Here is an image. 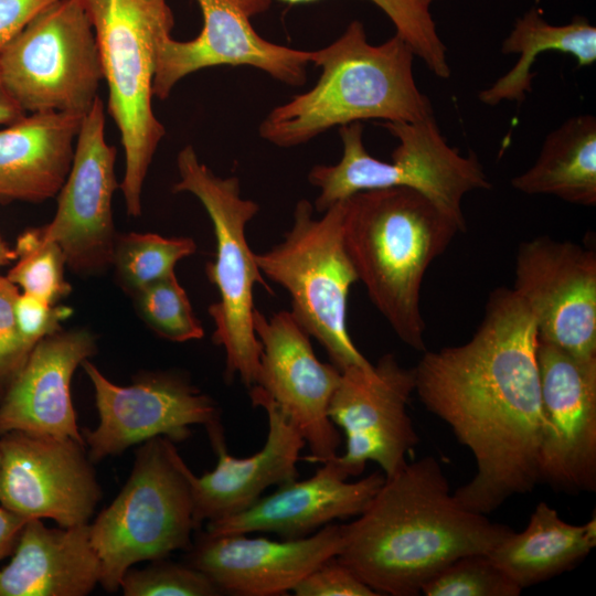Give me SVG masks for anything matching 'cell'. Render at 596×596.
<instances>
[{
	"label": "cell",
	"instance_id": "cell-7",
	"mask_svg": "<svg viewBox=\"0 0 596 596\" xmlns=\"http://www.w3.org/2000/svg\"><path fill=\"white\" fill-rule=\"evenodd\" d=\"M179 181L173 192L193 194L205 209L216 241L215 259L205 273L219 292L207 311L214 322L213 342L224 349V379L238 377L248 389L257 382L262 344L253 327L254 288L269 286L255 260L247 237V223L259 206L241 195L236 177L222 178L202 163L192 146L177 157Z\"/></svg>",
	"mask_w": 596,
	"mask_h": 596
},
{
	"label": "cell",
	"instance_id": "cell-16",
	"mask_svg": "<svg viewBox=\"0 0 596 596\" xmlns=\"http://www.w3.org/2000/svg\"><path fill=\"white\" fill-rule=\"evenodd\" d=\"M513 290L531 311L538 339L577 356L596 355V253L538 236L519 245Z\"/></svg>",
	"mask_w": 596,
	"mask_h": 596
},
{
	"label": "cell",
	"instance_id": "cell-39",
	"mask_svg": "<svg viewBox=\"0 0 596 596\" xmlns=\"http://www.w3.org/2000/svg\"><path fill=\"white\" fill-rule=\"evenodd\" d=\"M24 116H26V111L12 97L0 72V125L13 124Z\"/></svg>",
	"mask_w": 596,
	"mask_h": 596
},
{
	"label": "cell",
	"instance_id": "cell-18",
	"mask_svg": "<svg viewBox=\"0 0 596 596\" xmlns=\"http://www.w3.org/2000/svg\"><path fill=\"white\" fill-rule=\"evenodd\" d=\"M341 525L327 524L307 536L284 540L246 534L200 533L187 564L205 574L221 594L279 596L342 550Z\"/></svg>",
	"mask_w": 596,
	"mask_h": 596
},
{
	"label": "cell",
	"instance_id": "cell-22",
	"mask_svg": "<svg viewBox=\"0 0 596 596\" xmlns=\"http://www.w3.org/2000/svg\"><path fill=\"white\" fill-rule=\"evenodd\" d=\"M384 480L383 472L374 471L348 481L330 459L310 478L283 485L247 509L207 522L204 532L212 535L272 532L284 539L307 536L333 520L358 517Z\"/></svg>",
	"mask_w": 596,
	"mask_h": 596
},
{
	"label": "cell",
	"instance_id": "cell-8",
	"mask_svg": "<svg viewBox=\"0 0 596 596\" xmlns=\"http://www.w3.org/2000/svg\"><path fill=\"white\" fill-rule=\"evenodd\" d=\"M183 462L166 437L140 444L126 483L89 522L100 562L99 585L106 592H117L126 571L137 563L168 557L192 544L198 528Z\"/></svg>",
	"mask_w": 596,
	"mask_h": 596
},
{
	"label": "cell",
	"instance_id": "cell-28",
	"mask_svg": "<svg viewBox=\"0 0 596 596\" xmlns=\"http://www.w3.org/2000/svg\"><path fill=\"white\" fill-rule=\"evenodd\" d=\"M195 251L196 244L191 237L132 232L117 235L111 265L121 286L134 296L174 274L177 263Z\"/></svg>",
	"mask_w": 596,
	"mask_h": 596
},
{
	"label": "cell",
	"instance_id": "cell-23",
	"mask_svg": "<svg viewBox=\"0 0 596 596\" xmlns=\"http://www.w3.org/2000/svg\"><path fill=\"white\" fill-rule=\"evenodd\" d=\"M99 582L89 523L47 528L41 519H31L0 570V596H86Z\"/></svg>",
	"mask_w": 596,
	"mask_h": 596
},
{
	"label": "cell",
	"instance_id": "cell-6",
	"mask_svg": "<svg viewBox=\"0 0 596 596\" xmlns=\"http://www.w3.org/2000/svg\"><path fill=\"white\" fill-rule=\"evenodd\" d=\"M383 126L398 140L390 162L366 151L361 123L339 127L341 159L336 164H317L308 173L309 182L319 189L316 211L322 213L361 191L409 188L427 196L465 232V195L491 188L478 157L450 147L434 116L417 121H384Z\"/></svg>",
	"mask_w": 596,
	"mask_h": 596
},
{
	"label": "cell",
	"instance_id": "cell-3",
	"mask_svg": "<svg viewBox=\"0 0 596 596\" xmlns=\"http://www.w3.org/2000/svg\"><path fill=\"white\" fill-rule=\"evenodd\" d=\"M415 57L397 34L374 45L363 23L352 21L336 41L312 51L311 64L321 68L318 82L273 108L259 125L260 137L291 148L352 123L417 121L434 116L430 99L415 81Z\"/></svg>",
	"mask_w": 596,
	"mask_h": 596
},
{
	"label": "cell",
	"instance_id": "cell-40",
	"mask_svg": "<svg viewBox=\"0 0 596 596\" xmlns=\"http://www.w3.org/2000/svg\"><path fill=\"white\" fill-rule=\"evenodd\" d=\"M242 9L246 11L249 17L265 12L272 4L273 0H233Z\"/></svg>",
	"mask_w": 596,
	"mask_h": 596
},
{
	"label": "cell",
	"instance_id": "cell-29",
	"mask_svg": "<svg viewBox=\"0 0 596 596\" xmlns=\"http://www.w3.org/2000/svg\"><path fill=\"white\" fill-rule=\"evenodd\" d=\"M14 251L17 259L7 278L21 292L58 304L72 291L65 278L64 252L57 243L44 238L40 227L20 234Z\"/></svg>",
	"mask_w": 596,
	"mask_h": 596
},
{
	"label": "cell",
	"instance_id": "cell-36",
	"mask_svg": "<svg viewBox=\"0 0 596 596\" xmlns=\"http://www.w3.org/2000/svg\"><path fill=\"white\" fill-rule=\"evenodd\" d=\"M291 592L297 596H379L338 556L312 570Z\"/></svg>",
	"mask_w": 596,
	"mask_h": 596
},
{
	"label": "cell",
	"instance_id": "cell-26",
	"mask_svg": "<svg viewBox=\"0 0 596 596\" xmlns=\"http://www.w3.org/2000/svg\"><path fill=\"white\" fill-rule=\"evenodd\" d=\"M511 185L530 195H553L565 202L596 205V118L566 119L544 139L533 164Z\"/></svg>",
	"mask_w": 596,
	"mask_h": 596
},
{
	"label": "cell",
	"instance_id": "cell-12",
	"mask_svg": "<svg viewBox=\"0 0 596 596\" xmlns=\"http://www.w3.org/2000/svg\"><path fill=\"white\" fill-rule=\"evenodd\" d=\"M414 391V368L403 366L391 353L376 364L341 371L328 415L344 434L345 450L331 460L347 478L360 476L369 461L385 478L407 464L419 440L407 413Z\"/></svg>",
	"mask_w": 596,
	"mask_h": 596
},
{
	"label": "cell",
	"instance_id": "cell-1",
	"mask_svg": "<svg viewBox=\"0 0 596 596\" xmlns=\"http://www.w3.org/2000/svg\"><path fill=\"white\" fill-rule=\"evenodd\" d=\"M534 318L512 289H494L483 319L464 344L424 351L415 392L445 422L476 462L454 492L488 514L539 481L542 411Z\"/></svg>",
	"mask_w": 596,
	"mask_h": 596
},
{
	"label": "cell",
	"instance_id": "cell-35",
	"mask_svg": "<svg viewBox=\"0 0 596 596\" xmlns=\"http://www.w3.org/2000/svg\"><path fill=\"white\" fill-rule=\"evenodd\" d=\"M20 289L0 275V396L30 354L22 343L14 319V302Z\"/></svg>",
	"mask_w": 596,
	"mask_h": 596
},
{
	"label": "cell",
	"instance_id": "cell-14",
	"mask_svg": "<svg viewBox=\"0 0 596 596\" xmlns=\"http://www.w3.org/2000/svg\"><path fill=\"white\" fill-rule=\"evenodd\" d=\"M0 505L63 528L91 522L102 489L85 444L10 432L0 436Z\"/></svg>",
	"mask_w": 596,
	"mask_h": 596
},
{
	"label": "cell",
	"instance_id": "cell-41",
	"mask_svg": "<svg viewBox=\"0 0 596 596\" xmlns=\"http://www.w3.org/2000/svg\"><path fill=\"white\" fill-rule=\"evenodd\" d=\"M17 259L14 248H11L0 235V267L10 264Z\"/></svg>",
	"mask_w": 596,
	"mask_h": 596
},
{
	"label": "cell",
	"instance_id": "cell-19",
	"mask_svg": "<svg viewBox=\"0 0 596 596\" xmlns=\"http://www.w3.org/2000/svg\"><path fill=\"white\" fill-rule=\"evenodd\" d=\"M201 9L203 28L190 41L170 36L160 44L152 94L166 99L187 75L213 66L256 67L290 86L307 78L312 51L267 41L257 34L249 15L233 0H194Z\"/></svg>",
	"mask_w": 596,
	"mask_h": 596
},
{
	"label": "cell",
	"instance_id": "cell-4",
	"mask_svg": "<svg viewBox=\"0 0 596 596\" xmlns=\"http://www.w3.org/2000/svg\"><path fill=\"white\" fill-rule=\"evenodd\" d=\"M343 201V242L358 280L395 334L408 347L426 351L424 277L461 230L409 188L366 190Z\"/></svg>",
	"mask_w": 596,
	"mask_h": 596
},
{
	"label": "cell",
	"instance_id": "cell-13",
	"mask_svg": "<svg viewBox=\"0 0 596 596\" xmlns=\"http://www.w3.org/2000/svg\"><path fill=\"white\" fill-rule=\"evenodd\" d=\"M542 426L539 481L577 493L596 489V355L538 339Z\"/></svg>",
	"mask_w": 596,
	"mask_h": 596
},
{
	"label": "cell",
	"instance_id": "cell-5",
	"mask_svg": "<svg viewBox=\"0 0 596 596\" xmlns=\"http://www.w3.org/2000/svg\"><path fill=\"white\" fill-rule=\"evenodd\" d=\"M92 22L108 86V110L120 134L125 173L119 184L130 216L164 127L152 109L158 51L174 24L167 0H79Z\"/></svg>",
	"mask_w": 596,
	"mask_h": 596
},
{
	"label": "cell",
	"instance_id": "cell-21",
	"mask_svg": "<svg viewBox=\"0 0 596 596\" xmlns=\"http://www.w3.org/2000/svg\"><path fill=\"white\" fill-rule=\"evenodd\" d=\"M96 351V337L86 329L60 330L40 340L0 397V436L22 432L85 444L71 382Z\"/></svg>",
	"mask_w": 596,
	"mask_h": 596
},
{
	"label": "cell",
	"instance_id": "cell-32",
	"mask_svg": "<svg viewBox=\"0 0 596 596\" xmlns=\"http://www.w3.org/2000/svg\"><path fill=\"white\" fill-rule=\"evenodd\" d=\"M518 586L486 553L450 563L421 590L426 596H518Z\"/></svg>",
	"mask_w": 596,
	"mask_h": 596
},
{
	"label": "cell",
	"instance_id": "cell-25",
	"mask_svg": "<svg viewBox=\"0 0 596 596\" xmlns=\"http://www.w3.org/2000/svg\"><path fill=\"white\" fill-rule=\"evenodd\" d=\"M595 545V518L584 524H572L542 501L526 528L520 533L512 531L488 555L523 589L570 571Z\"/></svg>",
	"mask_w": 596,
	"mask_h": 596
},
{
	"label": "cell",
	"instance_id": "cell-42",
	"mask_svg": "<svg viewBox=\"0 0 596 596\" xmlns=\"http://www.w3.org/2000/svg\"><path fill=\"white\" fill-rule=\"evenodd\" d=\"M0 461H1V450H0Z\"/></svg>",
	"mask_w": 596,
	"mask_h": 596
},
{
	"label": "cell",
	"instance_id": "cell-15",
	"mask_svg": "<svg viewBox=\"0 0 596 596\" xmlns=\"http://www.w3.org/2000/svg\"><path fill=\"white\" fill-rule=\"evenodd\" d=\"M115 160L116 148L105 139L104 103L97 97L83 117L56 212L40 227L44 238L61 246L66 266L78 275L103 273L113 263L117 234L111 202L119 188Z\"/></svg>",
	"mask_w": 596,
	"mask_h": 596
},
{
	"label": "cell",
	"instance_id": "cell-10",
	"mask_svg": "<svg viewBox=\"0 0 596 596\" xmlns=\"http://www.w3.org/2000/svg\"><path fill=\"white\" fill-rule=\"evenodd\" d=\"M2 79L25 110L84 116L104 72L89 17L79 0H57L0 51Z\"/></svg>",
	"mask_w": 596,
	"mask_h": 596
},
{
	"label": "cell",
	"instance_id": "cell-33",
	"mask_svg": "<svg viewBox=\"0 0 596 596\" xmlns=\"http://www.w3.org/2000/svg\"><path fill=\"white\" fill-rule=\"evenodd\" d=\"M119 588L125 596H216L222 595L215 584L189 564L168 557L150 561L142 568L130 567Z\"/></svg>",
	"mask_w": 596,
	"mask_h": 596
},
{
	"label": "cell",
	"instance_id": "cell-17",
	"mask_svg": "<svg viewBox=\"0 0 596 596\" xmlns=\"http://www.w3.org/2000/svg\"><path fill=\"white\" fill-rule=\"evenodd\" d=\"M253 327L262 344L259 386L292 423L308 445L311 462L338 456L341 435L328 415L341 371L321 362L310 336L290 311L267 318L254 309Z\"/></svg>",
	"mask_w": 596,
	"mask_h": 596
},
{
	"label": "cell",
	"instance_id": "cell-2",
	"mask_svg": "<svg viewBox=\"0 0 596 596\" xmlns=\"http://www.w3.org/2000/svg\"><path fill=\"white\" fill-rule=\"evenodd\" d=\"M338 558L377 595L415 596L456 560L488 554L513 530L464 507L433 456L407 462L358 518Z\"/></svg>",
	"mask_w": 596,
	"mask_h": 596
},
{
	"label": "cell",
	"instance_id": "cell-24",
	"mask_svg": "<svg viewBox=\"0 0 596 596\" xmlns=\"http://www.w3.org/2000/svg\"><path fill=\"white\" fill-rule=\"evenodd\" d=\"M83 117L39 111L0 129V200L42 202L57 195Z\"/></svg>",
	"mask_w": 596,
	"mask_h": 596
},
{
	"label": "cell",
	"instance_id": "cell-34",
	"mask_svg": "<svg viewBox=\"0 0 596 596\" xmlns=\"http://www.w3.org/2000/svg\"><path fill=\"white\" fill-rule=\"evenodd\" d=\"M72 312L70 307L20 291L14 302V319L24 347L31 351L40 340L62 330L61 323Z\"/></svg>",
	"mask_w": 596,
	"mask_h": 596
},
{
	"label": "cell",
	"instance_id": "cell-9",
	"mask_svg": "<svg viewBox=\"0 0 596 596\" xmlns=\"http://www.w3.org/2000/svg\"><path fill=\"white\" fill-rule=\"evenodd\" d=\"M313 212L308 200H299L291 228L269 251L255 254V260L263 275L288 292L291 315L336 368L371 365L347 328L349 291L358 276L343 242L344 201L320 217Z\"/></svg>",
	"mask_w": 596,
	"mask_h": 596
},
{
	"label": "cell",
	"instance_id": "cell-38",
	"mask_svg": "<svg viewBox=\"0 0 596 596\" xmlns=\"http://www.w3.org/2000/svg\"><path fill=\"white\" fill-rule=\"evenodd\" d=\"M28 520L0 505V561L11 555Z\"/></svg>",
	"mask_w": 596,
	"mask_h": 596
},
{
	"label": "cell",
	"instance_id": "cell-30",
	"mask_svg": "<svg viewBox=\"0 0 596 596\" xmlns=\"http://www.w3.org/2000/svg\"><path fill=\"white\" fill-rule=\"evenodd\" d=\"M289 4L317 0H278ZM379 7L394 24L396 33L412 47L427 68L439 78L451 74L447 47L437 32L430 7L435 0H369Z\"/></svg>",
	"mask_w": 596,
	"mask_h": 596
},
{
	"label": "cell",
	"instance_id": "cell-37",
	"mask_svg": "<svg viewBox=\"0 0 596 596\" xmlns=\"http://www.w3.org/2000/svg\"><path fill=\"white\" fill-rule=\"evenodd\" d=\"M57 0H0V51Z\"/></svg>",
	"mask_w": 596,
	"mask_h": 596
},
{
	"label": "cell",
	"instance_id": "cell-11",
	"mask_svg": "<svg viewBox=\"0 0 596 596\" xmlns=\"http://www.w3.org/2000/svg\"><path fill=\"white\" fill-rule=\"evenodd\" d=\"M81 366L94 387L98 413L97 426L82 433L93 462L156 437L184 441L193 425L209 429L221 424L215 402L180 372H145L123 386L89 359Z\"/></svg>",
	"mask_w": 596,
	"mask_h": 596
},
{
	"label": "cell",
	"instance_id": "cell-27",
	"mask_svg": "<svg viewBox=\"0 0 596 596\" xmlns=\"http://www.w3.org/2000/svg\"><path fill=\"white\" fill-rule=\"evenodd\" d=\"M560 52L575 57L581 67L596 61V28L588 20L575 17L570 23L553 25L536 9H531L513 25L502 41L503 54H515L518 60L504 75L478 94L488 106L503 102L521 103L532 92L535 72L531 68L538 56L545 52Z\"/></svg>",
	"mask_w": 596,
	"mask_h": 596
},
{
	"label": "cell",
	"instance_id": "cell-43",
	"mask_svg": "<svg viewBox=\"0 0 596 596\" xmlns=\"http://www.w3.org/2000/svg\"><path fill=\"white\" fill-rule=\"evenodd\" d=\"M1 397V396H0Z\"/></svg>",
	"mask_w": 596,
	"mask_h": 596
},
{
	"label": "cell",
	"instance_id": "cell-31",
	"mask_svg": "<svg viewBox=\"0 0 596 596\" xmlns=\"http://www.w3.org/2000/svg\"><path fill=\"white\" fill-rule=\"evenodd\" d=\"M134 297L140 317L158 336L173 342L203 338L202 323L175 274L142 288Z\"/></svg>",
	"mask_w": 596,
	"mask_h": 596
},
{
	"label": "cell",
	"instance_id": "cell-20",
	"mask_svg": "<svg viewBox=\"0 0 596 596\" xmlns=\"http://www.w3.org/2000/svg\"><path fill=\"white\" fill-rule=\"evenodd\" d=\"M248 390L253 406L262 407L267 417L264 446L252 456L234 457L227 451L219 424L206 429L217 457L214 469L196 476L183 462L198 529L203 522L221 520L247 509L269 487H280L299 476L297 464L306 446L304 437L259 386Z\"/></svg>",
	"mask_w": 596,
	"mask_h": 596
}]
</instances>
